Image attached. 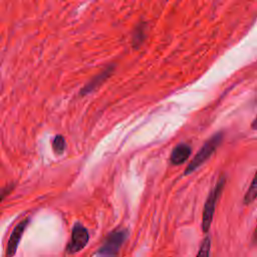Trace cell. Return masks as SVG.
I'll use <instances>...</instances> for the list:
<instances>
[{
    "label": "cell",
    "instance_id": "cell-1",
    "mask_svg": "<svg viewBox=\"0 0 257 257\" xmlns=\"http://www.w3.org/2000/svg\"><path fill=\"white\" fill-rule=\"evenodd\" d=\"M223 140V133L219 132L212 136L199 150V152L195 155V157L192 159V161L189 163L187 168L185 169L184 175L187 176L191 173H193L196 169H198L205 161H207L210 156L216 151V149L219 147V145L222 143Z\"/></svg>",
    "mask_w": 257,
    "mask_h": 257
},
{
    "label": "cell",
    "instance_id": "cell-2",
    "mask_svg": "<svg viewBox=\"0 0 257 257\" xmlns=\"http://www.w3.org/2000/svg\"><path fill=\"white\" fill-rule=\"evenodd\" d=\"M225 177L221 176L214 188L211 190L210 194L207 197V200L204 205V210H203V216H202V230L204 233H207L211 227L215 208L217 201L223 191L224 185H225Z\"/></svg>",
    "mask_w": 257,
    "mask_h": 257
},
{
    "label": "cell",
    "instance_id": "cell-3",
    "mask_svg": "<svg viewBox=\"0 0 257 257\" xmlns=\"http://www.w3.org/2000/svg\"><path fill=\"white\" fill-rule=\"evenodd\" d=\"M126 235L127 233L125 230H114L110 232L105 238L103 244L96 251V255L98 257H116Z\"/></svg>",
    "mask_w": 257,
    "mask_h": 257
},
{
    "label": "cell",
    "instance_id": "cell-4",
    "mask_svg": "<svg viewBox=\"0 0 257 257\" xmlns=\"http://www.w3.org/2000/svg\"><path fill=\"white\" fill-rule=\"evenodd\" d=\"M89 240V234L87 229L79 222H76L71 230L70 240L67 243L65 252L67 254H75L81 251Z\"/></svg>",
    "mask_w": 257,
    "mask_h": 257
},
{
    "label": "cell",
    "instance_id": "cell-5",
    "mask_svg": "<svg viewBox=\"0 0 257 257\" xmlns=\"http://www.w3.org/2000/svg\"><path fill=\"white\" fill-rule=\"evenodd\" d=\"M29 223V218H25L21 220L13 229L12 233L10 234L9 240L6 246V257H13L17 251L18 245L21 241V237Z\"/></svg>",
    "mask_w": 257,
    "mask_h": 257
},
{
    "label": "cell",
    "instance_id": "cell-6",
    "mask_svg": "<svg viewBox=\"0 0 257 257\" xmlns=\"http://www.w3.org/2000/svg\"><path fill=\"white\" fill-rule=\"evenodd\" d=\"M113 65H108L107 67H105L101 72H99L98 74H96L89 82H87L80 90L79 94L80 95H86L91 93L92 91H94L96 88H98L113 72Z\"/></svg>",
    "mask_w": 257,
    "mask_h": 257
},
{
    "label": "cell",
    "instance_id": "cell-7",
    "mask_svg": "<svg viewBox=\"0 0 257 257\" xmlns=\"http://www.w3.org/2000/svg\"><path fill=\"white\" fill-rule=\"evenodd\" d=\"M191 153H192L191 147L188 144L181 143L173 149V151L171 153L170 161L175 166L182 165L189 159Z\"/></svg>",
    "mask_w": 257,
    "mask_h": 257
},
{
    "label": "cell",
    "instance_id": "cell-8",
    "mask_svg": "<svg viewBox=\"0 0 257 257\" xmlns=\"http://www.w3.org/2000/svg\"><path fill=\"white\" fill-rule=\"evenodd\" d=\"M257 199V171L252 179V182L244 195L243 203L244 205H250L252 202H254Z\"/></svg>",
    "mask_w": 257,
    "mask_h": 257
},
{
    "label": "cell",
    "instance_id": "cell-9",
    "mask_svg": "<svg viewBox=\"0 0 257 257\" xmlns=\"http://www.w3.org/2000/svg\"><path fill=\"white\" fill-rule=\"evenodd\" d=\"M66 148L65 139L61 135H57L54 137L52 141V149L56 155H62Z\"/></svg>",
    "mask_w": 257,
    "mask_h": 257
},
{
    "label": "cell",
    "instance_id": "cell-10",
    "mask_svg": "<svg viewBox=\"0 0 257 257\" xmlns=\"http://www.w3.org/2000/svg\"><path fill=\"white\" fill-rule=\"evenodd\" d=\"M210 249H211V239L210 237L207 236L203 239L196 257H210Z\"/></svg>",
    "mask_w": 257,
    "mask_h": 257
},
{
    "label": "cell",
    "instance_id": "cell-11",
    "mask_svg": "<svg viewBox=\"0 0 257 257\" xmlns=\"http://www.w3.org/2000/svg\"><path fill=\"white\" fill-rule=\"evenodd\" d=\"M13 188H14L13 185H9V186H6V187L0 189V203L5 199V197H7V195L10 194V192L13 190Z\"/></svg>",
    "mask_w": 257,
    "mask_h": 257
},
{
    "label": "cell",
    "instance_id": "cell-12",
    "mask_svg": "<svg viewBox=\"0 0 257 257\" xmlns=\"http://www.w3.org/2000/svg\"><path fill=\"white\" fill-rule=\"evenodd\" d=\"M143 35H144V30H143V26H140L139 29L135 32V37H134V42H141V40H143Z\"/></svg>",
    "mask_w": 257,
    "mask_h": 257
},
{
    "label": "cell",
    "instance_id": "cell-13",
    "mask_svg": "<svg viewBox=\"0 0 257 257\" xmlns=\"http://www.w3.org/2000/svg\"><path fill=\"white\" fill-rule=\"evenodd\" d=\"M252 243L257 244V226H256V228L254 230V233L252 235Z\"/></svg>",
    "mask_w": 257,
    "mask_h": 257
},
{
    "label": "cell",
    "instance_id": "cell-14",
    "mask_svg": "<svg viewBox=\"0 0 257 257\" xmlns=\"http://www.w3.org/2000/svg\"><path fill=\"white\" fill-rule=\"evenodd\" d=\"M251 127H252L253 130L257 131V115H256L255 118L252 120V122H251Z\"/></svg>",
    "mask_w": 257,
    "mask_h": 257
}]
</instances>
